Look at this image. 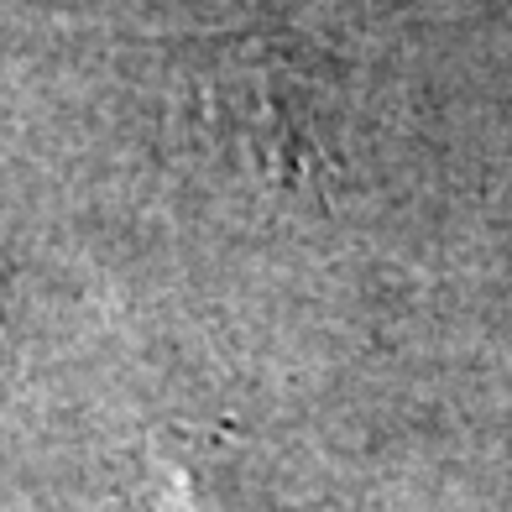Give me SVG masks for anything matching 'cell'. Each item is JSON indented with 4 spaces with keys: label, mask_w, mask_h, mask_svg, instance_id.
<instances>
[{
    "label": "cell",
    "mask_w": 512,
    "mask_h": 512,
    "mask_svg": "<svg viewBox=\"0 0 512 512\" xmlns=\"http://www.w3.org/2000/svg\"><path fill=\"white\" fill-rule=\"evenodd\" d=\"M199 110L209 136L251 168L256 178L304 189L330 168L319 131L309 126V100L277 63H225L204 79Z\"/></svg>",
    "instance_id": "6da1fadb"
}]
</instances>
